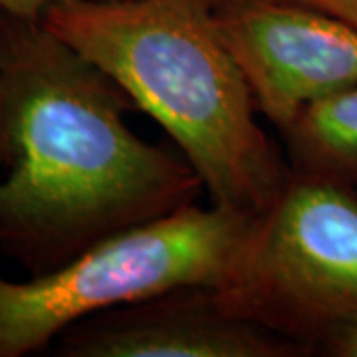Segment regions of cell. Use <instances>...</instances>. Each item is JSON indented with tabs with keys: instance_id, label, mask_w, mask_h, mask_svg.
Listing matches in <instances>:
<instances>
[{
	"instance_id": "52a82bcc",
	"label": "cell",
	"mask_w": 357,
	"mask_h": 357,
	"mask_svg": "<svg viewBox=\"0 0 357 357\" xmlns=\"http://www.w3.org/2000/svg\"><path fill=\"white\" fill-rule=\"evenodd\" d=\"M294 175L357 183V84L304 107L282 131Z\"/></svg>"
},
{
	"instance_id": "9c48e42d",
	"label": "cell",
	"mask_w": 357,
	"mask_h": 357,
	"mask_svg": "<svg viewBox=\"0 0 357 357\" xmlns=\"http://www.w3.org/2000/svg\"><path fill=\"white\" fill-rule=\"evenodd\" d=\"M68 0H0V13L13 14L26 20H42L48 8Z\"/></svg>"
},
{
	"instance_id": "6da1fadb",
	"label": "cell",
	"mask_w": 357,
	"mask_h": 357,
	"mask_svg": "<svg viewBox=\"0 0 357 357\" xmlns=\"http://www.w3.org/2000/svg\"><path fill=\"white\" fill-rule=\"evenodd\" d=\"M133 102L42 20L0 13V252L30 272L192 204L187 159L143 141Z\"/></svg>"
},
{
	"instance_id": "7a4b0ae2",
	"label": "cell",
	"mask_w": 357,
	"mask_h": 357,
	"mask_svg": "<svg viewBox=\"0 0 357 357\" xmlns=\"http://www.w3.org/2000/svg\"><path fill=\"white\" fill-rule=\"evenodd\" d=\"M42 22L165 129L213 204L258 217L276 201L292 169L256 121L211 0H68Z\"/></svg>"
},
{
	"instance_id": "8992f818",
	"label": "cell",
	"mask_w": 357,
	"mask_h": 357,
	"mask_svg": "<svg viewBox=\"0 0 357 357\" xmlns=\"http://www.w3.org/2000/svg\"><path fill=\"white\" fill-rule=\"evenodd\" d=\"M66 357H296L310 349L236 314L217 288L189 286L76 321Z\"/></svg>"
},
{
	"instance_id": "ba28073f",
	"label": "cell",
	"mask_w": 357,
	"mask_h": 357,
	"mask_svg": "<svg viewBox=\"0 0 357 357\" xmlns=\"http://www.w3.org/2000/svg\"><path fill=\"white\" fill-rule=\"evenodd\" d=\"M316 349L337 357H357V318L332 328L321 337Z\"/></svg>"
},
{
	"instance_id": "8fae6325",
	"label": "cell",
	"mask_w": 357,
	"mask_h": 357,
	"mask_svg": "<svg viewBox=\"0 0 357 357\" xmlns=\"http://www.w3.org/2000/svg\"><path fill=\"white\" fill-rule=\"evenodd\" d=\"M213 6L218 8V6H227V4H236V2H244V0H211Z\"/></svg>"
},
{
	"instance_id": "7c38bea8",
	"label": "cell",
	"mask_w": 357,
	"mask_h": 357,
	"mask_svg": "<svg viewBox=\"0 0 357 357\" xmlns=\"http://www.w3.org/2000/svg\"><path fill=\"white\" fill-rule=\"evenodd\" d=\"M351 191H354L357 195V183H356V185H354V187H351Z\"/></svg>"
},
{
	"instance_id": "277c9868",
	"label": "cell",
	"mask_w": 357,
	"mask_h": 357,
	"mask_svg": "<svg viewBox=\"0 0 357 357\" xmlns=\"http://www.w3.org/2000/svg\"><path fill=\"white\" fill-rule=\"evenodd\" d=\"M218 294L236 314L316 349L357 318V195L294 175L258 215Z\"/></svg>"
},
{
	"instance_id": "5b68a950",
	"label": "cell",
	"mask_w": 357,
	"mask_h": 357,
	"mask_svg": "<svg viewBox=\"0 0 357 357\" xmlns=\"http://www.w3.org/2000/svg\"><path fill=\"white\" fill-rule=\"evenodd\" d=\"M215 22L252 91L256 109L284 131L316 100L357 84V28L294 0H244Z\"/></svg>"
},
{
	"instance_id": "3957f363",
	"label": "cell",
	"mask_w": 357,
	"mask_h": 357,
	"mask_svg": "<svg viewBox=\"0 0 357 357\" xmlns=\"http://www.w3.org/2000/svg\"><path fill=\"white\" fill-rule=\"evenodd\" d=\"M256 217L187 204L91 244L32 280L0 278V357L38 351L76 321L177 288H222Z\"/></svg>"
},
{
	"instance_id": "30bf717a",
	"label": "cell",
	"mask_w": 357,
	"mask_h": 357,
	"mask_svg": "<svg viewBox=\"0 0 357 357\" xmlns=\"http://www.w3.org/2000/svg\"><path fill=\"white\" fill-rule=\"evenodd\" d=\"M294 2H300V4H306L312 8L333 14V16H337V18H342V20L357 28V0H294Z\"/></svg>"
}]
</instances>
